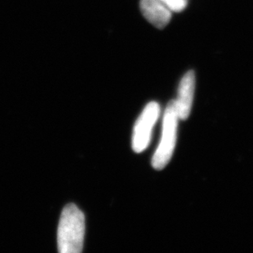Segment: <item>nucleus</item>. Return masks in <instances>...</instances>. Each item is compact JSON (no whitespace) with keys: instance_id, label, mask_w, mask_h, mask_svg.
Listing matches in <instances>:
<instances>
[{"instance_id":"1","label":"nucleus","mask_w":253,"mask_h":253,"mask_svg":"<svg viewBox=\"0 0 253 253\" xmlns=\"http://www.w3.org/2000/svg\"><path fill=\"white\" fill-rule=\"evenodd\" d=\"M84 213L74 204L66 206L57 229V247L61 253H80L84 243Z\"/></svg>"},{"instance_id":"3","label":"nucleus","mask_w":253,"mask_h":253,"mask_svg":"<svg viewBox=\"0 0 253 253\" xmlns=\"http://www.w3.org/2000/svg\"><path fill=\"white\" fill-rule=\"evenodd\" d=\"M160 113V105L157 102H151L141 113L134 126L132 138V148L135 153H142L148 148Z\"/></svg>"},{"instance_id":"2","label":"nucleus","mask_w":253,"mask_h":253,"mask_svg":"<svg viewBox=\"0 0 253 253\" xmlns=\"http://www.w3.org/2000/svg\"><path fill=\"white\" fill-rule=\"evenodd\" d=\"M178 120L176 104L174 100L170 101L167 106L163 117L162 139L152 159L154 169H164L171 159L176 143Z\"/></svg>"},{"instance_id":"5","label":"nucleus","mask_w":253,"mask_h":253,"mask_svg":"<svg viewBox=\"0 0 253 253\" xmlns=\"http://www.w3.org/2000/svg\"><path fill=\"white\" fill-rule=\"evenodd\" d=\"M141 13L149 23L158 29L165 28L172 17V12L162 0H140Z\"/></svg>"},{"instance_id":"4","label":"nucleus","mask_w":253,"mask_h":253,"mask_svg":"<svg viewBox=\"0 0 253 253\" xmlns=\"http://www.w3.org/2000/svg\"><path fill=\"white\" fill-rule=\"evenodd\" d=\"M194 89L195 74L194 71H189L179 82L178 97L176 100H174L179 120L184 121L188 119L190 115L194 102Z\"/></svg>"},{"instance_id":"6","label":"nucleus","mask_w":253,"mask_h":253,"mask_svg":"<svg viewBox=\"0 0 253 253\" xmlns=\"http://www.w3.org/2000/svg\"><path fill=\"white\" fill-rule=\"evenodd\" d=\"M171 12L184 11L188 5V0H162Z\"/></svg>"}]
</instances>
